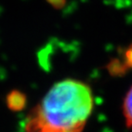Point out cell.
I'll return each instance as SVG.
<instances>
[{
	"label": "cell",
	"mask_w": 132,
	"mask_h": 132,
	"mask_svg": "<svg viewBox=\"0 0 132 132\" xmlns=\"http://www.w3.org/2000/svg\"><path fill=\"white\" fill-rule=\"evenodd\" d=\"M94 103L93 92L85 82L74 79L56 82L29 119V132H81Z\"/></svg>",
	"instance_id": "1"
},
{
	"label": "cell",
	"mask_w": 132,
	"mask_h": 132,
	"mask_svg": "<svg viewBox=\"0 0 132 132\" xmlns=\"http://www.w3.org/2000/svg\"><path fill=\"white\" fill-rule=\"evenodd\" d=\"M27 103L26 96L19 91H12L9 93L6 97V104L9 109L14 111H19L24 108Z\"/></svg>",
	"instance_id": "2"
},
{
	"label": "cell",
	"mask_w": 132,
	"mask_h": 132,
	"mask_svg": "<svg viewBox=\"0 0 132 132\" xmlns=\"http://www.w3.org/2000/svg\"><path fill=\"white\" fill-rule=\"evenodd\" d=\"M122 113L126 126L128 128H132V85L124 97L122 103Z\"/></svg>",
	"instance_id": "3"
}]
</instances>
